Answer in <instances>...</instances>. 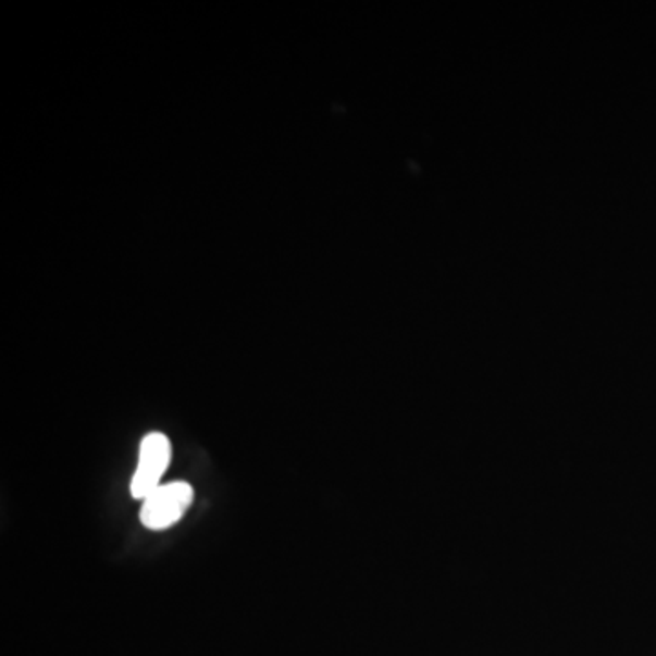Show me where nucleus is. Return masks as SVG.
<instances>
[{
	"label": "nucleus",
	"instance_id": "1",
	"mask_svg": "<svg viewBox=\"0 0 656 656\" xmlns=\"http://www.w3.org/2000/svg\"><path fill=\"white\" fill-rule=\"evenodd\" d=\"M194 499V488L186 482H174L156 488L143 504L140 522L152 531L172 528L185 517Z\"/></svg>",
	"mask_w": 656,
	"mask_h": 656
},
{
	"label": "nucleus",
	"instance_id": "2",
	"mask_svg": "<svg viewBox=\"0 0 656 656\" xmlns=\"http://www.w3.org/2000/svg\"><path fill=\"white\" fill-rule=\"evenodd\" d=\"M172 460V445L161 432H150L140 442L139 463L132 478V496L146 499L156 488L161 487V478Z\"/></svg>",
	"mask_w": 656,
	"mask_h": 656
}]
</instances>
